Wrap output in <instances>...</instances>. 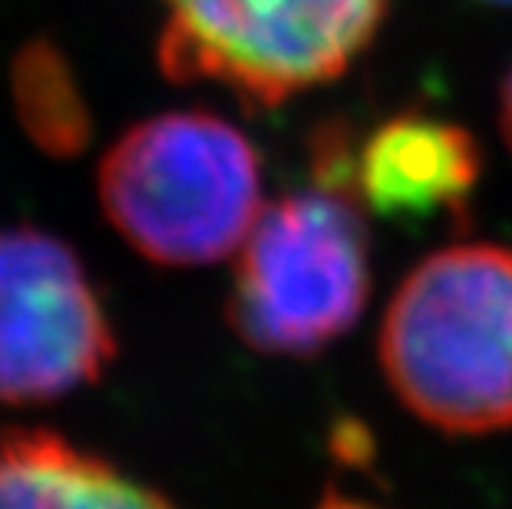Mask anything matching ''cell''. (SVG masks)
Masks as SVG:
<instances>
[{"label":"cell","instance_id":"3957f363","mask_svg":"<svg viewBox=\"0 0 512 509\" xmlns=\"http://www.w3.org/2000/svg\"><path fill=\"white\" fill-rule=\"evenodd\" d=\"M235 255L225 318L252 351L311 357L367 308L370 238L364 205L347 189L268 202Z\"/></svg>","mask_w":512,"mask_h":509},{"label":"cell","instance_id":"277c9868","mask_svg":"<svg viewBox=\"0 0 512 509\" xmlns=\"http://www.w3.org/2000/svg\"><path fill=\"white\" fill-rule=\"evenodd\" d=\"M390 0H162L159 67L275 110L334 83L364 57Z\"/></svg>","mask_w":512,"mask_h":509},{"label":"cell","instance_id":"52a82bcc","mask_svg":"<svg viewBox=\"0 0 512 509\" xmlns=\"http://www.w3.org/2000/svg\"><path fill=\"white\" fill-rule=\"evenodd\" d=\"M0 509H179L57 430L0 427Z\"/></svg>","mask_w":512,"mask_h":509},{"label":"cell","instance_id":"9c48e42d","mask_svg":"<svg viewBox=\"0 0 512 509\" xmlns=\"http://www.w3.org/2000/svg\"><path fill=\"white\" fill-rule=\"evenodd\" d=\"M499 129H503L506 146L512 149V67L506 70L503 86H499Z\"/></svg>","mask_w":512,"mask_h":509},{"label":"cell","instance_id":"8fae6325","mask_svg":"<svg viewBox=\"0 0 512 509\" xmlns=\"http://www.w3.org/2000/svg\"><path fill=\"white\" fill-rule=\"evenodd\" d=\"M479 4H499V7H512V0H479Z\"/></svg>","mask_w":512,"mask_h":509},{"label":"cell","instance_id":"7a4b0ae2","mask_svg":"<svg viewBox=\"0 0 512 509\" xmlns=\"http://www.w3.org/2000/svg\"><path fill=\"white\" fill-rule=\"evenodd\" d=\"M96 196L106 222L146 262L215 265L242 248L265 209L261 156L215 113H159L106 149Z\"/></svg>","mask_w":512,"mask_h":509},{"label":"cell","instance_id":"ba28073f","mask_svg":"<svg viewBox=\"0 0 512 509\" xmlns=\"http://www.w3.org/2000/svg\"><path fill=\"white\" fill-rule=\"evenodd\" d=\"M10 93L20 129L53 159L80 156L90 146L93 116L67 53L50 40H34L14 57Z\"/></svg>","mask_w":512,"mask_h":509},{"label":"cell","instance_id":"30bf717a","mask_svg":"<svg viewBox=\"0 0 512 509\" xmlns=\"http://www.w3.org/2000/svg\"><path fill=\"white\" fill-rule=\"evenodd\" d=\"M318 509H380V506L364 503V500H354V496H344V493L331 490V493L321 500V506H318Z\"/></svg>","mask_w":512,"mask_h":509},{"label":"cell","instance_id":"5b68a950","mask_svg":"<svg viewBox=\"0 0 512 509\" xmlns=\"http://www.w3.org/2000/svg\"><path fill=\"white\" fill-rule=\"evenodd\" d=\"M116 351L110 311L73 245L34 225L0 229V407L93 387Z\"/></svg>","mask_w":512,"mask_h":509},{"label":"cell","instance_id":"6da1fadb","mask_svg":"<svg viewBox=\"0 0 512 509\" xmlns=\"http://www.w3.org/2000/svg\"><path fill=\"white\" fill-rule=\"evenodd\" d=\"M377 354L390 391L453 437L512 427V248L460 242L397 285Z\"/></svg>","mask_w":512,"mask_h":509},{"label":"cell","instance_id":"8992f818","mask_svg":"<svg viewBox=\"0 0 512 509\" xmlns=\"http://www.w3.org/2000/svg\"><path fill=\"white\" fill-rule=\"evenodd\" d=\"M483 172L470 129L453 119L407 110L384 119L351 153V192L367 212L394 222L466 215Z\"/></svg>","mask_w":512,"mask_h":509}]
</instances>
